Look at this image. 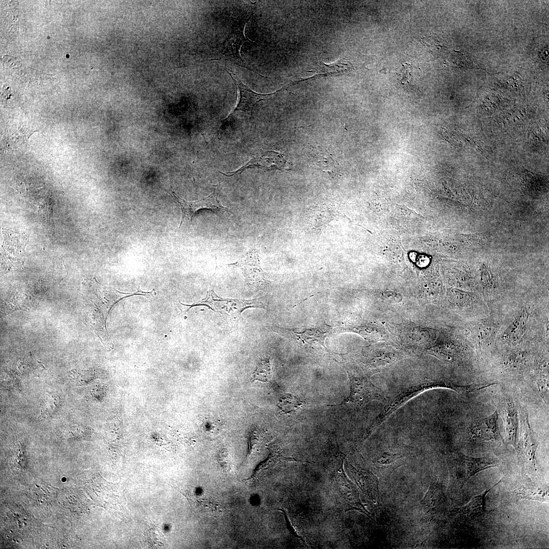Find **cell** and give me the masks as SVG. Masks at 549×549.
Masks as SVG:
<instances>
[{
    "instance_id": "cell-18",
    "label": "cell",
    "mask_w": 549,
    "mask_h": 549,
    "mask_svg": "<svg viewBox=\"0 0 549 549\" xmlns=\"http://www.w3.org/2000/svg\"><path fill=\"white\" fill-rule=\"evenodd\" d=\"M530 316V312L526 307H522L514 319L506 329L502 336L505 341L515 344L522 339L526 330Z\"/></svg>"
},
{
    "instance_id": "cell-30",
    "label": "cell",
    "mask_w": 549,
    "mask_h": 549,
    "mask_svg": "<svg viewBox=\"0 0 549 549\" xmlns=\"http://www.w3.org/2000/svg\"><path fill=\"white\" fill-rule=\"evenodd\" d=\"M223 302L224 298L218 296L212 289H210L207 292L205 298L199 303L192 305L180 303L186 306H189V309L197 306H205L214 312L222 314Z\"/></svg>"
},
{
    "instance_id": "cell-13",
    "label": "cell",
    "mask_w": 549,
    "mask_h": 549,
    "mask_svg": "<svg viewBox=\"0 0 549 549\" xmlns=\"http://www.w3.org/2000/svg\"><path fill=\"white\" fill-rule=\"evenodd\" d=\"M286 164L287 160L282 154L273 151H266L257 154L236 171L227 172L219 171V172L226 176H231L241 173L247 169L254 167L284 170L288 169Z\"/></svg>"
},
{
    "instance_id": "cell-16",
    "label": "cell",
    "mask_w": 549,
    "mask_h": 549,
    "mask_svg": "<svg viewBox=\"0 0 549 549\" xmlns=\"http://www.w3.org/2000/svg\"><path fill=\"white\" fill-rule=\"evenodd\" d=\"M502 416L507 439L517 451L518 439V412L514 402L506 399L502 405Z\"/></svg>"
},
{
    "instance_id": "cell-35",
    "label": "cell",
    "mask_w": 549,
    "mask_h": 549,
    "mask_svg": "<svg viewBox=\"0 0 549 549\" xmlns=\"http://www.w3.org/2000/svg\"><path fill=\"white\" fill-rule=\"evenodd\" d=\"M383 297L385 299L390 302H399L402 299V297L400 295L397 294L396 292L392 291L384 292L383 293Z\"/></svg>"
},
{
    "instance_id": "cell-15",
    "label": "cell",
    "mask_w": 549,
    "mask_h": 549,
    "mask_svg": "<svg viewBox=\"0 0 549 549\" xmlns=\"http://www.w3.org/2000/svg\"><path fill=\"white\" fill-rule=\"evenodd\" d=\"M420 504L425 514L431 517L444 512L446 508L447 499L440 482H432Z\"/></svg>"
},
{
    "instance_id": "cell-1",
    "label": "cell",
    "mask_w": 549,
    "mask_h": 549,
    "mask_svg": "<svg viewBox=\"0 0 549 549\" xmlns=\"http://www.w3.org/2000/svg\"><path fill=\"white\" fill-rule=\"evenodd\" d=\"M451 491L462 489L476 474L485 469L499 466V460L482 457L475 458L454 453L447 459Z\"/></svg>"
},
{
    "instance_id": "cell-26",
    "label": "cell",
    "mask_w": 549,
    "mask_h": 549,
    "mask_svg": "<svg viewBox=\"0 0 549 549\" xmlns=\"http://www.w3.org/2000/svg\"><path fill=\"white\" fill-rule=\"evenodd\" d=\"M61 404V398L58 394L55 393L47 394L41 405V416L45 419L51 417L58 411Z\"/></svg>"
},
{
    "instance_id": "cell-29",
    "label": "cell",
    "mask_w": 549,
    "mask_h": 549,
    "mask_svg": "<svg viewBox=\"0 0 549 549\" xmlns=\"http://www.w3.org/2000/svg\"><path fill=\"white\" fill-rule=\"evenodd\" d=\"M447 296L450 303L457 307H464L469 305L473 300V296L471 293L459 289H449Z\"/></svg>"
},
{
    "instance_id": "cell-31",
    "label": "cell",
    "mask_w": 549,
    "mask_h": 549,
    "mask_svg": "<svg viewBox=\"0 0 549 549\" xmlns=\"http://www.w3.org/2000/svg\"><path fill=\"white\" fill-rule=\"evenodd\" d=\"M537 388L539 392V394L544 400V401L548 404V374H541L540 377L537 379Z\"/></svg>"
},
{
    "instance_id": "cell-7",
    "label": "cell",
    "mask_w": 549,
    "mask_h": 549,
    "mask_svg": "<svg viewBox=\"0 0 549 549\" xmlns=\"http://www.w3.org/2000/svg\"><path fill=\"white\" fill-rule=\"evenodd\" d=\"M343 458L335 464V479L339 496L345 511L355 510L372 517L360 499L359 492L354 484L346 475L343 468Z\"/></svg>"
},
{
    "instance_id": "cell-9",
    "label": "cell",
    "mask_w": 549,
    "mask_h": 549,
    "mask_svg": "<svg viewBox=\"0 0 549 549\" xmlns=\"http://www.w3.org/2000/svg\"><path fill=\"white\" fill-rule=\"evenodd\" d=\"M247 21H242L230 32L223 44L220 53L221 57L230 60L251 71H254L245 62L240 54L241 47L245 43L252 44L255 42L247 38L244 35V29Z\"/></svg>"
},
{
    "instance_id": "cell-3",
    "label": "cell",
    "mask_w": 549,
    "mask_h": 549,
    "mask_svg": "<svg viewBox=\"0 0 549 549\" xmlns=\"http://www.w3.org/2000/svg\"><path fill=\"white\" fill-rule=\"evenodd\" d=\"M267 329L306 348L316 350L323 349L329 353L325 345L326 337L330 333L331 327L326 323L309 328H287L271 325Z\"/></svg>"
},
{
    "instance_id": "cell-21",
    "label": "cell",
    "mask_w": 549,
    "mask_h": 549,
    "mask_svg": "<svg viewBox=\"0 0 549 549\" xmlns=\"http://www.w3.org/2000/svg\"><path fill=\"white\" fill-rule=\"evenodd\" d=\"M250 308H264V305L260 298L250 300L225 298L223 314L225 312L234 318H238Z\"/></svg>"
},
{
    "instance_id": "cell-11",
    "label": "cell",
    "mask_w": 549,
    "mask_h": 549,
    "mask_svg": "<svg viewBox=\"0 0 549 549\" xmlns=\"http://www.w3.org/2000/svg\"><path fill=\"white\" fill-rule=\"evenodd\" d=\"M228 265L239 267L249 284H260L269 280L268 274L261 266L259 251L256 248L251 249L236 262Z\"/></svg>"
},
{
    "instance_id": "cell-34",
    "label": "cell",
    "mask_w": 549,
    "mask_h": 549,
    "mask_svg": "<svg viewBox=\"0 0 549 549\" xmlns=\"http://www.w3.org/2000/svg\"><path fill=\"white\" fill-rule=\"evenodd\" d=\"M411 70V66L409 64L405 63L403 64L398 72L399 79L403 82H408L412 76Z\"/></svg>"
},
{
    "instance_id": "cell-22",
    "label": "cell",
    "mask_w": 549,
    "mask_h": 549,
    "mask_svg": "<svg viewBox=\"0 0 549 549\" xmlns=\"http://www.w3.org/2000/svg\"><path fill=\"white\" fill-rule=\"evenodd\" d=\"M354 68L351 62L345 59H341L329 65L320 63L318 67L310 72H314L315 76H337L350 74Z\"/></svg>"
},
{
    "instance_id": "cell-28",
    "label": "cell",
    "mask_w": 549,
    "mask_h": 549,
    "mask_svg": "<svg viewBox=\"0 0 549 549\" xmlns=\"http://www.w3.org/2000/svg\"><path fill=\"white\" fill-rule=\"evenodd\" d=\"M252 375V381L269 382L272 376L269 358L266 357L261 358L257 362Z\"/></svg>"
},
{
    "instance_id": "cell-19",
    "label": "cell",
    "mask_w": 549,
    "mask_h": 549,
    "mask_svg": "<svg viewBox=\"0 0 549 549\" xmlns=\"http://www.w3.org/2000/svg\"><path fill=\"white\" fill-rule=\"evenodd\" d=\"M502 480V479L499 480L498 482L494 485L492 487L485 490L479 495L472 498L470 501L465 505L456 508L451 511L450 512L453 514H459L470 518H475L484 514L486 512L485 508V497L487 494L492 489L501 482Z\"/></svg>"
},
{
    "instance_id": "cell-33",
    "label": "cell",
    "mask_w": 549,
    "mask_h": 549,
    "mask_svg": "<svg viewBox=\"0 0 549 549\" xmlns=\"http://www.w3.org/2000/svg\"><path fill=\"white\" fill-rule=\"evenodd\" d=\"M262 438V434L258 429L256 427L251 429L249 434V451L247 457L252 453L258 443H260Z\"/></svg>"
},
{
    "instance_id": "cell-25",
    "label": "cell",
    "mask_w": 549,
    "mask_h": 549,
    "mask_svg": "<svg viewBox=\"0 0 549 549\" xmlns=\"http://www.w3.org/2000/svg\"><path fill=\"white\" fill-rule=\"evenodd\" d=\"M496 327L490 322H482L475 325L470 334L473 340L479 345L486 344L492 341L496 333Z\"/></svg>"
},
{
    "instance_id": "cell-10",
    "label": "cell",
    "mask_w": 549,
    "mask_h": 549,
    "mask_svg": "<svg viewBox=\"0 0 549 549\" xmlns=\"http://www.w3.org/2000/svg\"><path fill=\"white\" fill-rule=\"evenodd\" d=\"M226 70L232 79L235 85L239 90V99L235 109L231 112L228 117L226 118L224 121H223L221 126L223 125L225 123H227L229 121L233 116V114L237 111L244 112L247 115L249 116L250 119H251L252 117L253 109L257 103L262 100H267L271 98L272 96L282 90V89H281L273 93L267 94H261L255 93L251 90L248 86L243 84L235 73L231 71L229 72L228 70Z\"/></svg>"
},
{
    "instance_id": "cell-6",
    "label": "cell",
    "mask_w": 549,
    "mask_h": 549,
    "mask_svg": "<svg viewBox=\"0 0 549 549\" xmlns=\"http://www.w3.org/2000/svg\"><path fill=\"white\" fill-rule=\"evenodd\" d=\"M4 239L2 247L1 264L3 270L23 268L22 258L28 237L23 233L9 230L3 231Z\"/></svg>"
},
{
    "instance_id": "cell-32",
    "label": "cell",
    "mask_w": 549,
    "mask_h": 549,
    "mask_svg": "<svg viewBox=\"0 0 549 549\" xmlns=\"http://www.w3.org/2000/svg\"><path fill=\"white\" fill-rule=\"evenodd\" d=\"M480 278L483 284L488 288H492L495 286V280L493 273L489 267L483 264L480 268Z\"/></svg>"
},
{
    "instance_id": "cell-12",
    "label": "cell",
    "mask_w": 549,
    "mask_h": 549,
    "mask_svg": "<svg viewBox=\"0 0 549 549\" xmlns=\"http://www.w3.org/2000/svg\"><path fill=\"white\" fill-rule=\"evenodd\" d=\"M468 433L473 440L477 441L503 442L499 428L497 411L472 422L469 426Z\"/></svg>"
},
{
    "instance_id": "cell-17",
    "label": "cell",
    "mask_w": 549,
    "mask_h": 549,
    "mask_svg": "<svg viewBox=\"0 0 549 549\" xmlns=\"http://www.w3.org/2000/svg\"><path fill=\"white\" fill-rule=\"evenodd\" d=\"M353 477L362 493L374 504H379V482L377 478L372 473L360 471L349 465Z\"/></svg>"
},
{
    "instance_id": "cell-23",
    "label": "cell",
    "mask_w": 549,
    "mask_h": 549,
    "mask_svg": "<svg viewBox=\"0 0 549 549\" xmlns=\"http://www.w3.org/2000/svg\"><path fill=\"white\" fill-rule=\"evenodd\" d=\"M404 457L400 453L385 452L377 458L375 466L382 476H387L404 465Z\"/></svg>"
},
{
    "instance_id": "cell-24",
    "label": "cell",
    "mask_w": 549,
    "mask_h": 549,
    "mask_svg": "<svg viewBox=\"0 0 549 549\" xmlns=\"http://www.w3.org/2000/svg\"><path fill=\"white\" fill-rule=\"evenodd\" d=\"M515 498L518 500H529L541 502H548V486L533 484L524 485L514 491Z\"/></svg>"
},
{
    "instance_id": "cell-27",
    "label": "cell",
    "mask_w": 549,
    "mask_h": 549,
    "mask_svg": "<svg viewBox=\"0 0 549 549\" xmlns=\"http://www.w3.org/2000/svg\"><path fill=\"white\" fill-rule=\"evenodd\" d=\"M303 403L304 402L295 395L290 393H285L280 397L278 406L281 412L289 414L300 409Z\"/></svg>"
},
{
    "instance_id": "cell-14",
    "label": "cell",
    "mask_w": 549,
    "mask_h": 549,
    "mask_svg": "<svg viewBox=\"0 0 549 549\" xmlns=\"http://www.w3.org/2000/svg\"><path fill=\"white\" fill-rule=\"evenodd\" d=\"M309 223L313 231H321L340 214L339 207L333 202L324 201L309 208Z\"/></svg>"
},
{
    "instance_id": "cell-5",
    "label": "cell",
    "mask_w": 549,
    "mask_h": 549,
    "mask_svg": "<svg viewBox=\"0 0 549 549\" xmlns=\"http://www.w3.org/2000/svg\"><path fill=\"white\" fill-rule=\"evenodd\" d=\"M170 194L178 204L181 209V220L178 229L181 228L189 231L192 225L193 217L199 210L206 209L218 213L228 210L218 200V192L217 190L203 199L192 201H186L179 197L172 188Z\"/></svg>"
},
{
    "instance_id": "cell-20",
    "label": "cell",
    "mask_w": 549,
    "mask_h": 549,
    "mask_svg": "<svg viewBox=\"0 0 549 549\" xmlns=\"http://www.w3.org/2000/svg\"><path fill=\"white\" fill-rule=\"evenodd\" d=\"M177 489L187 498L192 506L203 513L216 516L224 511V507L220 504L199 497L187 490L178 487Z\"/></svg>"
},
{
    "instance_id": "cell-2",
    "label": "cell",
    "mask_w": 549,
    "mask_h": 549,
    "mask_svg": "<svg viewBox=\"0 0 549 549\" xmlns=\"http://www.w3.org/2000/svg\"><path fill=\"white\" fill-rule=\"evenodd\" d=\"M347 371L350 383L349 396L340 404L329 405L328 406H344L360 408L373 400L387 401L379 389L371 382L368 375L353 369H347Z\"/></svg>"
},
{
    "instance_id": "cell-4",
    "label": "cell",
    "mask_w": 549,
    "mask_h": 549,
    "mask_svg": "<svg viewBox=\"0 0 549 549\" xmlns=\"http://www.w3.org/2000/svg\"><path fill=\"white\" fill-rule=\"evenodd\" d=\"M451 382L446 379H436L425 381L415 386L409 387L400 393L389 402L382 410L374 422L369 427L368 433L370 434L376 427L382 423L392 413L402 406L408 400L419 393L428 389L444 388L450 389Z\"/></svg>"
},
{
    "instance_id": "cell-8",
    "label": "cell",
    "mask_w": 549,
    "mask_h": 549,
    "mask_svg": "<svg viewBox=\"0 0 549 549\" xmlns=\"http://www.w3.org/2000/svg\"><path fill=\"white\" fill-rule=\"evenodd\" d=\"M538 442L531 428L529 414L526 409L520 412V428L518 434L517 451L531 468L536 470V453Z\"/></svg>"
}]
</instances>
